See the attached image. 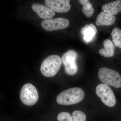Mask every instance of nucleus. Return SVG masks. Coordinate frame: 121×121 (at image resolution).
I'll list each match as a JSON object with an SVG mask.
<instances>
[{"label": "nucleus", "mask_w": 121, "mask_h": 121, "mask_svg": "<svg viewBox=\"0 0 121 121\" xmlns=\"http://www.w3.org/2000/svg\"><path fill=\"white\" fill-rule=\"evenodd\" d=\"M77 57V52L73 50H69L63 54L61 59L64 66L65 72L68 75H74L78 72V66L76 62Z\"/></svg>", "instance_id": "423d86ee"}, {"label": "nucleus", "mask_w": 121, "mask_h": 121, "mask_svg": "<svg viewBox=\"0 0 121 121\" xmlns=\"http://www.w3.org/2000/svg\"><path fill=\"white\" fill-rule=\"evenodd\" d=\"M81 4L83 5L82 11L84 15L87 17H91L94 12V9L92 5L88 0H79L78 1Z\"/></svg>", "instance_id": "2eb2a0df"}, {"label": "nucleus", "mask_w": 121, "mask_h": 121, "mask_svg": "<svg viewBox=\"0 0 121 121\" xmlns=\"http://www.w3.org/2000/svg\"><path fill=\"white\" fill-rule=\"evenodd\" d=\"M32 9L39 17L42 19H51L55 15V13L52 9L41 4H33L32 5Z\"/></svg>", "instance_id": "9d476101"}, {"label": "nucleus", "mask_w": 121, "mask_h": 121, "mask_svg": "<svg viewBox=\"0 0 121 121\" xmlns=\"http://www.w3.org/2000/svg\"><path fill=\"white\" fill-rule=\"evenodd\" d=\"M20 98L25 105L29 106L33 105L37 102L39 99L37 89L31 83L24 84L20 92Z\"/></svg>", "instance_id": "20e7f679"}, {"label": "nucleus", "mask_w": 121, "mask_h": 121, "mask_svg": "<svg viewBox=\"0 0 121 121\" xmlns=\"http://www.w3.org/2000/svg\"><path fill=\"white\" fill-rule=\"evenodd\" d=\"M99 78L102 83L117 88L121 87V76L117 71L103 67L98 72Z\"/></svg>", "instance_id": "7ed1b4c3"}, {"label": "nucleus", "mask_w": 121, "mask_h": 121, "mask_svg": "<svg viewBox=\"0 0 121 121\" xmlns=\"http://www.w3.org/2000/svg\"><path fill=\"white\" fill-rule=\"evenodd\" d=\"M85 93L81 88L72 87L63 91L57 95L56 101L60 105H70L77 104L84 98Z\"/></svg>", "instance_id": "f257e3e1"}, {"label": "nucleus", "mask_w": 121, "mask_h": 121, "mask_svg": "<svg viewBox=\"0 0 121 121\" xmlns=\"http://www.w3.org/2000/svg\"><path fill=\"white\" fill-rule=\"evenodd\" d=\"M116 20L114 16L111 15L102 11L98 15L95 24L97 26H111L114 24Z\"/></svg>", "instance_id": "f8f14e48"}, {"label": "nucleus", "mask_w": 121, "mask_h": 121, "mask_svg": "<svg viewBox=\"0 0 121 121\" xmlns=\"http://www.w3.org/2000/svg\"><path fill=\"white\" fill-rule=\"evenodd\" d=\"M62 64L60 56L57 55H50L43 61L40 67V71L45 77H53L59 70Z\"/></svg>", "instance_id": "f03ea898"}, {"label": "nucleus", "mask_w": 121, "mask_h": 121, "mask_svg": "<svg viewBox=\"0 0 121 121\" xmlns=\"http://www.w3.org/2000/svg\"><path fill=\"white\" fill-rule=\"evenodd\" d=\"M102 9L106 13L114 16L121 12V0H117L104 4Z\"/></svg>", "instance_id": "ddd939ff"}, {"label": "nucleus", "mask_w": 121, "mask_h": 121, "mask_svg": "<svg viewBox=\"0 0 121 121\" xmlns=\"http://www.w3.org/2000/svg\"><path fill=\"white\" fill-rule=\"evenodd\" d=\"M97 29L93 24L86 25L81 29L80 32L83 36V39L87 43H90L97 34Z\"/></svg>", "instance_id": "9b49d317"}, {"label": "nucleus", "mask_w": 121, "mask_h": 121, "mask_svg": "<svg viewBox=\"0 0 121 121\" xmlns=\"http://www.w3.org/2000/svg\"><path fill=\"white\" fill-rule=\"evenodd\" d=\"M86 114L82 111L75 110L72 113V115L68 112H62L57 116L58 121H86Z\"/></svg>", "instance_id": "1a4fd4ad"}, {"label": "nucleus", "mask_w": 121, "mask_h": 121, "mask_svg": "<svg viewBox=\"0 0 121 121\" xmlns=\"http://www.w3.org/2000/svg\"><path fill=\"white\" fill-rule=\"evenodd\" d=\"M69 24L70 22L67 19L58 17L44 20L41 22V26L46 31H51L66 28Z\"/></svg>", "instance_id": "0eeeda50"}, {"label": "nucleus", "mask_w": 121, "mask_h": 121, "mask_svg": "<svg viewBox=\"0 0 121 121\" xmlns=\"http://www.w3.org/2000/svg\"><path fill=\"white\" fill-rule=\"evenodd\" d=\"M103 45L104 48L100 49L99 51L100 55L106 58L114 56L115 47L112 41L109 39H106L103 42Z\"/></svg>", "instance_id": "4468645a"}, {"label": "nucleus", "mask_w": 121, "mask_h": 121, "mask_svg": "<svg viewBox=\"0 0 121 121\" xmlns=\"http://www.w3.org/2000/svg\"><path fill=\"white\" fill-rule=\"evenodd\" d=\"M95 92L98 97L106 106L113 107L116 103V99L113 91L109 86L103 83L97 86Z\"/></svg>", "instance_id": "39448f33"}, {"label": "nucleus", "mask_w": 121, "mask_h": 121, "mask_svg": "<svg viewBox=\"0 0 121 121\" xmlns=\"http://www.w3.org/2000/svg\"><path fill=\"white\" fill-rule=\"evenodd\" d=\"M69 0H46L45 4L52 11L59 13L68 12L71 8Z\"/></svg>", "instance_id": "6e6552de"}, {"label": "nucleus", "mask_w": 121, "mask_h": 121, "mask_svg": "<svg viewBox=\"0 0 121 121\" xmlns=\"http://www.w3.org/2000/svg\"><path fill=\"white\" fill-rule=\"evenodd\" d=\"M111 36L113 43L115 47L121 49V30L118 28H115L112 32Z\"/></svg>", "instance_id": "dca6fc26"}]
</instances>
